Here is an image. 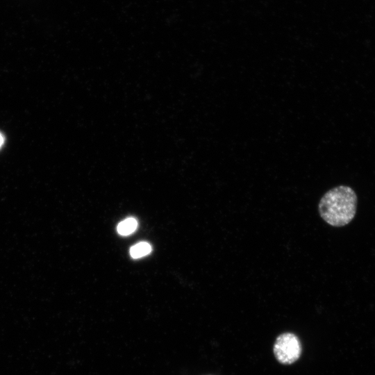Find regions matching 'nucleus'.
I'll list each match as a JSON object with an SVG mask.
<instances>
[{"label": "nucleus", "instance_id": "obj_5", "mask_svg": "<svg viewBox=\"0 0 375 375\" xmlns=\"http://www.w3.org/2000/svg\"><path fill=\"white\" fill-rule=\"evenodd\" d=\"M3 142H4L3 136L2 134L0 133V148H1V146L3 145Z\"/></svg>", "mask_w": 375, "mask_h": 375}, {"label": "nucleus", "instance_id": "obj_1", "mask_svg": "<svg viewBox=\"0 0 375 375\" xmlns=\"http://www.w3.org/2000/svg\"><path fill=\"white\" fill-rule=\"evenodd\" d=\"M357 196L347 185H339L327 191L321 198L318 210L322 219L334 227L348 224L356 213Z\"/></svg>", "mask_w": 375, "mask_h": 375}, {"label": "nucleus", "instance_id": "obj_4", "mask_svg": "<svg viewBox=\"0 0 375 375\" xmlns=\"http://www.w3.org/2000/svg\"><path fill=\"white\" fill-rule=\"evenodd\" d=\"M151 249L152 247L149 243L140 242L131 247L130 255L134 259L140 258L150 253Z\"/></svg>", "mask_w": 375, "mask_h": 375}, {"label": "nucleus", "instance_id": "obj_3", "mask_svg": "<svg viewBox=\"0 0 375 375\" xmlns=\"http://www.w3.org/2000/svg\"><path fill=\"white\" fill-rule=\"evenodd\" d=\"M138 226V223L136 219L128 217L118 224L117 231L121 235H129L135 231Z\"/></svg>", "mask_w": 375, "mask_h": 375}, {"label": "nucleus", "instance_id": "obj_2", "mask_svg": "<svg viewBox=\"0 0 375 375\" xmlns=\"http://www.w3.org/2000/svg\"><path fill=\"white\" fill-rule=\"evenodd\" d=\"M301 344L293 333H285L280 335L274 345V355L281 363L291 364L296 361L301 354Z\"/></svg>", "mask_w": 375, "mask_h": 375}]
</instances>
